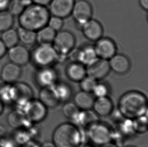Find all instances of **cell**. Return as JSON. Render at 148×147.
Instances as JSON below:
<instances>
[{"label":"cell","instance_id":"cell-4","mask_svg":"<svg viewBox=\"0 0 148 147\" xmlns=\"http://www.w3.org/2000/svg\"><path fill=\"white\" fill-rule=\"evenodd\" d=\"M58 54L51 44H39L31 54V59L39 68L53 67L58 62Z\"/></svg>","mask_w":148,"mask_h":147},{"label":"cell","instance_id":"cell-45","mask_svg":"<svg viewBox=\"0 0 148 147\" xmlns=\"http://www.w3.org/2000/svg\"><path fill=\"white\" fill-rule=\"evenodd\" d=\"M4 110V103L2 102V100L0 99V115L2 114Z\"/></svg>","mask_w":148,"mask_h":147},{"label":"cell","instance_id":"cell-32","mask_svg":"<svg viewBox=\"0 0 148 147\" xmlns=\"http://www.w3.org/2000/svg\"><path fill=\"white\" fill-rule=\"evenodd\" d=\"M25 8L21 0H11L7 10L13 16H18Z\"/></svg>","mask_w":148,"mask_h":147},{"label":"cell","instance_id":"cell-2","mask_svg":"<svg viewBox=\"0 0 148 147\" xmlns=\"http://www.w3.org/2000/svg\"><path fill=\"white\" fill-rule=\"evenodd\" d=\"M119 110L124 118L130 119L147 115L148 101L146 97L140 92H128L120 98Z\"/></svg>","mask_w":148,"mask_h":147},{"label":"cell","instance_id":"cell-18","mask_svg":"<svg viewBox=\"0 0 148 147\" xmlns=\"http://www.w3.org/2000/svg\"><path fill=\"white\" fill-rule=\"evenodd\" d=\"M72 121L81 128L88 129L92 125L98 122V115L90 110H82L79 111Z\"/></svg>","mask_w":148,"mask_h":147},{"label":"cell","instance_id":"cell-30","mask_svg":"<svg viewBox=\"0 0 148 147\" xmlns=\"http://www.w3.org/2000/svg\"><path fill=\"white\" fill-rule=\"evenodd\" d=\"M133 124L136 133H144L147 132L148 129L147 114L133 119Z\"/></svg>","mask_w":148,"mask_h":147},{"label":"cell","instance_id":"cell-21","mask_svg":"<svg viewBox=\"0 0 148 147\" xmlns=\"http://www.w3.org/2000/svg\"><path fill=\"white\" fill-rule=\"evenodd\" d=\"M66 73L72 81L79 82L86 76V67L80 63L71 62L66 68Z\"/></svg>","mask_w":148,"mask_h":147},{"label":"cell","instance_id":"cell-1","mask_svg":"<svg viewBox=\"0 0 148 147\" xmlns=\"http://www.w3.org/2000/svg\"><path fill=\"white\" fill-rule=\"evenodd\" d=\"M51 14L46 6L30 4L26 6L18 16L19 27L36 32L46 26Z\"/></svg>","mask_w":148,"mask_h":147},{"label":"cell","instance_id":"cell-22","mask_svg":"<svg viewBox=\"0 0 148 147\" xmlns=\"http://www.w3.org/2000/svg\"><path fill=\"white\" fill-rule=\"evenodd\" d=\"M92 108L98 116H105L112 113L113 104L110 98L106 96L97 98L96 100H95Z\"/></svg>","mask_w":148,"mask_h":147},{"label":"cell","instance_id":"cell-31","mask_svg":"<svg viewBox=\"0 0 148 147\" xmlns=\"http://www.w3.org/2000/svg\"><path fill=\"white\" fill-rule=\"evenodd\" d=\"M80 110L76 104L68 102L63 107V113L65 117L73 120L76 117Z\"/></svg>","mask_w":148,"mask_h":147},{"label":"cell","instance_id":"cell-6","mask_svg":"<svg viewBox=\"0 0 148 147\" xmlns=\"http://www.w3.org/2000/svg\"><path fill=\"white\" fill-rule=\"evenodd\" d=\"M76 39L72 32L67 30H60L56 33L52 44L58 54L67 56L74 48Z\"/></svg>","mask_w":148,"mask_h":147},{"label":"cell","instance_id":"cell-16","mask_svg":"<svg viewBox=\"0 0 148 147\" xmlns=\"http://www.w3.org/2000/svg\"><path fill=\"white\" fill-rule=\"evenodd\" d=\"M82 28L84 36L90 41L96 42L102 37L103 28L97 20L90 19L82 25Z\"/></svg>","mask_w":148,"mask_h":147},{"label":"cell","instance_id":"cell-39","mask_svg":"<svg viewBox=\"0 0 148 147\" xmlns=\"http://www.w3.org/2000/svg\"><path fill=\"white\" fill-rule=\"evenodd\" d=\"M32 3L41 6H47L49 5L51 0H32Z\"/></svg>","mask_w":148,"mask_h":147},{"label":"cell","instance_id":"cell-5","mask_svg":"<svg viewBox=\"0 0 148 147\" xmlns=\"http://www.w3.org/2000/svg\"><path fill=\"white\" fill-rule=\"evenodd\" d=\"M10 95L12 102L22 108L33 99L34 92L27 84L16 82L10 85Z\"/></svg>","mask_w":148,"mask_h":147},{"label":"cell","instance_id":"cell-17","mask_svg":"<svg viewBox=\"0 0 148 147\" xmlns=\"http://www.w3.org/2000/svg\"><path fill=\"white\" fill-rule=\"evenodd\" d=\"M9 126L14 129L28 128L31 127L32 122L26 118L22 108H17L10 112L7 117Z\"/></svg>","mask_w":148,"mask_h":147},{"label":"cell","instance_id":"cell-7","mask_svg":"<svg viewBox=\"0 0 148 147\" xmlns=\"http://www.w3.org/2000/svg\"><path fill=\"white\" fill-rule=\"evenodd\" d=\"M87 130L88 139L97 145H103L112 140V130L103 123L98 122Z\"/></svg>","mask_w":148,"mask_h":147},{"label":"cell","instance_id":"cell-26","mask_svg":"<svg viewBox=\"0 0 148 147\" xmlns=\"http://www.w3.org/2000/svg\"><path fill=\"white\" fill-rule=\"evenodd\" d=\"M19 40L25 46H32L37 42L36 32L19 27L17 30Z\"/></svg>","mask_w":148,"mask_h":147},{"label":"cell","instance_id":"cell-46","mask_svg":"<svg viewBox=\"0 0 148 147\" xmlns=\"http://www.w3.org/2000/svg\"><path fill=\"white\" fill-rule=\"evenodd\" d=\"M5 85H6V83H4V82L0 78V93H1V92L2 91L3 88H4Z\"/></svg>","mask_w":148,"mask_h":147},{"label":"cell","instance_id":"cell-40","mask_svg":"<svg viewBox=\"0 0 148 147\" xmlns=\"http://www.w3.org/2000/svg\"><path fill=\"white\" fill-rule=\"evenodd\" d=\"M21 147H41L40 146L38 145V144L36 143V142L32 140L29 141L27 142L26 143L22 145Z\"/></svg>","mask_w":148,"mask_h":147},{"label":"cell","instance_id":"cell-27","mask_svg":"<svg viewBox=\"0 0 148 147\" xmlns=\"http://www.w3.org/2000/svg\"><path fill=\"white\" fill-rule=\"evenodd\" d=\"M1 39L8 49L18 44L19 42L17 31L13 28L2 32Z\"/></svg>","mask_w":148,"mask_h":147},{"label":"cell","instance_id":"cell-33","mask_svg":"<svg viewBox=\"0 0 148 147\" xmlns=\"http://www.w3.org/2000/svg\"><path fill=\"white\" fill-rule=\"evenodd\" d=\"M79 82L80 88L82 91L90 93L92 92V90L97 83L96 80L88 75H86Z\"/></svg>","mask_w":148,"mask_h":147},{"label":"cell","instance_id":"cell-19","mask_svg":"<svg viewBox=\"0 0 148 147\" xmlns=\"http://www.w3.org/2000/svg\"><path fill=\"white\" fill-rule=\"evenodd\" d=\"M110 69L118 74H124L130 70V61L126 56L116 54L108 60Z\"/></svg>","mask_w":148,"mask_h":147},{"label":"cell","instance_id":"cell-3","mask_svg":"<svg viewBox=\"0 0 148 147\" xmlns=\"http://www.w3.org/2000/svg\"><path fill=\"white\" fill-rule=\"evenodd\" d=\"M88 133H83L71 123H64L56 128L53 135V140L57 147H78L84 144Z\"/></svg>","mask_w":148,"mask_h":147},{"label":"cell","instance_id":"cell-34","mask_svg":"<svg viewBox=\"0 0 148 147\" xmlns=\"http://www.w3.org/2000/svg\"><path fill=\"white\" fill-rule=\"evenodd\" d=\"M92 92L94 95L96 97H103L108 96L109 89L106 84L97 83L92 90Z\"/></svg>","mask_w":148,"mask_h":147},{"label":"cell","instance_id":"cell-14","mask_svg":"<svg viewBox=\"0 0 148 147\" xmlns=\"http://www.w3.org/2000/svg\"><path fill=\"white\" fill-rule=\"evenodd\" d=\"M35 79L38 85L46 87L54 85L57 83L58 75L53 67L40 68L36 73Z\"/></svg>","mask_w":148,"mask_h":147},{"label":"cell","instance_id":"cell-29","mask_svg":"<svg viewBox=\"0 0 148 147\" xmlns=\"http://www.w3.org/2000/svg\"><path fill=\"white\" fill-rule=\"evenodd\" d=\"M54 86L60 101H67L70 98L72 94V90L70 86L67 84L65 83H56L54 85Z\"/></svg>","mask_w":148,"mask_h":147},{"label":"cell","instance_id":"cell-20","mask_svg":"<svg viewBox=\"0 0 148 147\" xmlns=\"http://www.w3.org/2000/svg\"><path fill=\"white\" fill-rule=\"evenodd\" d=\"M39 98V100L47 108H55L60 102L54 85L42 88L40 92Z\"/></svg>","mask_w":148,"mask_h":147},{"label":"cell","instance_id":"cell-42","mask_svg":"<svg viewBox=\"0 0 148 147\" xmlns=\"http://www.w3.org/2000/svg\"><path fill=\"white\" fill-rule=\"evenodd\" d=\"M41 147H57L54 143H52V142H46L42 144V145L40 146Z\"/></svg>","mask_w":148,"mask_h":147},{"label":"cell","instance_id":"cell-44","mask_svg":"<svg viewBox=\"0 0 148 147\" xmlns=\"http://www.w3.org/2000/svg\"><path fill=\"white\" fill-rule=\"evenodd\" d=\"M5 129L3 126L0 125V137H3L5 133Z\"/></svg>","mask_w":148,"mask_h":147},{"label":"cell","instance_id":"cell-15","mask_svg":"<svg viewBox=\"0 0 148 147\" xmlns=\"http://www.w3.org/2000/svg\"><path fill=\"white\" fill-rule=\"evenodd\" d=\"M21 67L12 62L5 64L1 72V79L4 83L12 84L17 82L21 75Z\"/></svg>","mask_w":148,"mask_h":147},{"label":"cell","instance_id":"cell-43","mask_svg":"<svg viewBox=\"0 0 148 147\" xmlns=\"http://www.w3.org/2000/svg\"><path fill=\"white\" fill-rule=\"evenodd\" d=\"M101 146H102L101 147H119L118 146L116 145V144L111 143V142Z\"/></svg>","mask_w":148,"mask_h":147},{"label":"cell","instance_id":"cell-8","mask_svg":"<svg viewBox=\"0 0 148 147\" xmlns=\"http://www.w3.org/2000/svg\"><path fill=\"white\" fill-rule=\"evenodd\" d=\"M26 118L31 122H39L46 117L47 109L40 100L32 99L22 108Z\"/></svg>","mask_w":148,"mask_h":147},{"label":"cell","instance_id":"cell-9","mask_svg":"<svg viewBox=\"0 0 148 147\" xmlns=\"http://www.w3.org/2000/svg\"><path fill=\"white\" fill-rule=\"evenodd\" d=\"M71 14L76 23L82 27L84 24L92 19V6L86 0L75 1Z\"/></svg>","mask_w":148,"mask_h":147},{"label":"cell","instance_id":"cell-35","mask_svg":"<svg viewBox=\"0 0 148 147\" xmlns=\"http://www.w3.org/2000/svg\"><path fill=\"white\" fill-rule=\"evenodd\" d=\"M63 24L64 22L62 18L56 16H51L47 25L50 26L56 32H58L61 30Z\"/></svg>","mask_w":148,"mask_h":147},{"label":"cell","instance_id":"cell-11","mask_svg":"<svg viewBox=\"0 0 148 147\" xmlns=\"http://www.w3.org/2000/svg\"><path fill=\"white\" fill-rule=\"evenodd\" d=\"M75 0H51L49 10L52 16L64 19L71 15Z\"/></svg>","mask_w":148,"mask_h":147},{"label":"cell","instance_id":"cell-12","mask_svg":"<svg viewBox=\"0 0 148 147\" xmlns=\"http://www.w3.org/2000/svg\"><path fill=\"white\" fill-rule=\"evenodd\" d=\"M96 42L94 48L98 58L109 60L116 54V44L111 39L101 37Z\"/></svg>","mask_w":148,"mask_h":147},{"label":"cell","instance_id":"cell-47","mask_svg":"<svg viewBox=\"0 0 148 147\" xmlns=\"http://www.w3.org/2000/svg\"><path fill=\"white\" fill-rule=\"evenodd\" d=\"M78 147H92L90 146L87 145H84V144H82V145H80Z\"/></svg>","mask_w":148,"mask_h":147},{"label":"cell","instance_id":"cell-23","mask_svg":"<svg viewBox=\"0 0 148 147\" xmlns=\"http://www.w3.org/2000/svg\"><path fill=\"white\" fill-rule=\"evenodd\" d=\"M74 103L82 110H90L92 108L95 99L94 96L90 92H78L76 94L74 98Z\"/></svg>","mask_w":148,"mask_h":147},{"label":"cell","instance_id":"cell-36","mask_svg":"<svg viewBox=\"0 0 148 147\" xmlns=\"http://www.w3.org/2000/svg\"><path fill=\"white\" fill-rule=\"evenodd\" d=\"M15 143L13 141L6 139H1L0 140V147H15L14 143Z\"/></svg>","mask_w":148,"mask_h":147},{"label":"cell","instance_id":"cell-25","mask_svg":"<svg viewBox=\"0 0 148 147\" xmlns=\"http://www.w3.org/2000/svg\"><path fill=\"white\" fill-rule=\"evenodd\" d=\"M57 32L46 25L36 32L37 42L39 44H52Z\"/></svg>","mask_w":148,"mask_h":147},{"label":"cell","instance_id":"cell-38","mask_svg":"<svg viewBox=\"0 0 148 147\" xmlns=\"http://www.w3.org/2000/svg\"><path fill=\"white\" fill-rule=\"evenodd\" d=\"M11 0H0V11L7 10Z\"/></svg>","mask_w":148,"mask_h":147},{"label":"cell","instance_id":"cell-24","mask_svg":"<svg viewBox=\"0 0 148 147\" xmlns=\"http://www.w3.org/2000/svg\"><path fill=\"white\" fill-rule=\"evenodd\" d=\"M97 58L98 57L94 46L88 45L79 49V62L84 66L88 65Z\"/></svg>","mask_w":148,"mask_h":147},{"label":"cell","instance_id":"cell-37","mask_svg":"<svg viewBox=\"0 0 148 147\" xmlns=\"http://www.w3.org/2000/svg\"><path fill=\"white\" fill-rule=\"evenodd\" d=\"M7 48L0 38V59L3 58L7 52Z\"/></svg>","mask_w":148,"mask_h":147},{"label":"cell","instance_id":"cell-13","mask_svg":"<svg viewBox=\"0 0 148 147\" xmlns=\"http://www.w3.org/2000/svg\"><path fill=\"white\" fill-rule=\"evenodd\" d=\"M8 58L11 62L18 66L26 65L31 60V53L25 46L17 44L9 48Z\"/></svg>","mask_w":148,"mask_h":147},{"label":"cell","instance_id":"cell-10","mask_svg":"<svg viewBox=\"0 0 148 147\" xmlns=\"http://www.w3.org/2000/svg\"><path fill=\"white\" fill-rule=\"evenodd\" d=\"M108 60L97 58L86 67V75L96 80L104 79L110 72Z\"/></svg>","mask_w":148,"mask_h":147},{"label":"cell","instance_id":"cell-41","mask_svg":"<svg viewBox=\"0 0 148 147\" xmlns=\"http://www.w3.org/2000/svg\"><path fill=\"white\" fill-rule=\"evenodd\" d=\"M141 7L144 10H148V0H139Z\"/></svg>","mask_w":148,"mask_h":147},{"label":"cell","instance_id":"cell-28","mask_svg":"<svg viewBox=\"0 0 148 147\" xmlns=\"http://www.w3.org/2000/svg\"><path fill=\"white\" fill-rule=\"evenodd\" d=\"M14 17L8 10L0 11V32L2 33L13 27Z\"/></svg>","mask_w":148,"mask_h":147}]
</instances>
